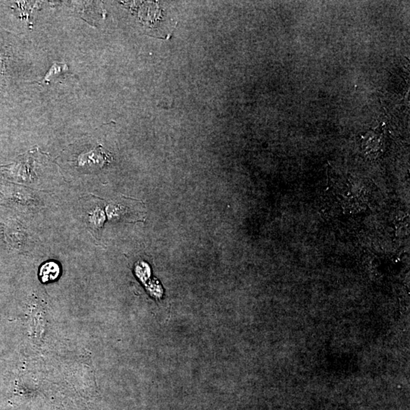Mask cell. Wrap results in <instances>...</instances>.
<instances>
[{
    "instance_id": "1",
    "label": "cell",
    "mask_w": 410,
    "mask_h": 410,
    "mask_svg": "<svg viewBox=\"0 0 410 410\" xmlns=\"http://www.w3.org/2000/svg\"><path fill=\"white\" fill-rule=\"evenodd\" d=\"M111 161V155L105 152L101 145H99L90 152L81 155L78 158V165L81 167L89 169H100L106 166Z\"/></svg>"
},
{
    "instance_id": "3",
    "label": "cell",
    "mask_w": 410,
    "mask_h": 410,
    "mask_svg": "<svg viewBox=\"0 0 410 410\" xmlns=\"http://www.w3.org/2000/svg\"><path fill=\"white\" fill-rule=\"evenodd\" d=\"M104 214L100 208H95L88 214V221L90 225L95 230H100L104 222Z\"/></svg>"
},
{
    "instance_id": "2",
    "label": "cell",
    "mask_w": 410,
    "mask_h": 410,
    "mask_svg": "<svg viewBox=\"0 0 410 410\" xmlns=\"http://www.w3.org/2000/svg\"><path fill=\"white\" fill-rule=\"evenodd\" d=\"M60 275V267L55 261H49L43 264L40 269V280L43 283L54 281Z\"/></svg>"
},
{
    "instance_id": "4",
    "label": "cell",
    "mask_w": 410,
    "mask_h": 410,
    "mask_svg": "<svg viewBox=\"0 0 410 410\" xmlns=\"http://www.w3.org/2000/svg\"><path fill=\"white\" fill-rule=\"evenodd\" d=\"M65 68H68L66 66V65L63 64V63H55L53 66H52L51 69H50V72L47 73V76H45L44 79L41 81V82H44L46 83V82H49L51 79V78L53 77L54 76L55 73H60L61 72L63 71V70H65Z\"/></svg>"
}]
</instances>
